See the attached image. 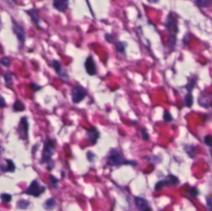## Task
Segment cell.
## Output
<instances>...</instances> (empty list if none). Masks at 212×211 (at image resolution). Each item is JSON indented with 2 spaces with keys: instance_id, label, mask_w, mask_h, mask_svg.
<instances>
[{
  "instance_id": "obj_1",
  "label": "cell",
  "mask_w": 212,
  "mask_h": 211,
  "mask_svg": "<svg viewBox=\"0 0 212 211\" xmlns=\"http://www.w3.org/2000/svg\"><path fill=\"white\" fill-rule=\"evenodd\" d=\"M164 26L169 37V45L171 47H174L176 43V35L179 31L178 21L174 14L169 13L168 15Z\"/></svg>"
},
{
  "instance_id": "obj_2",
  "label": "cell",
  "mask_w": 212,
  "mask_h": 211,
  "mask_svg": "<svg viewBox=\"0 0 212 211\" xmlns=\"http://www.w3.org/2000/svg\"><path fill=\"white\" fill-rule=\"evenodd\" d=\"M88 94V90L83 86L79 84L74 85L71 89L72 102L75 104H79L85 99Z\"/></svg>"
},
{
  "instance_id": "obj_3",
  "label": "cell",
  "mask_w": 212,
  "mask_h": 211,
  "mask_svg": "<svg viewBox=\"0 0 212 211\" xmlns=\"http://www.w3.org/2000/svg\"><path fill=\"white\" fill-rule=\"evenodd\" d=\"M51 66L53 68L55 72L59 76L60 79L64 82H67L70 79V76L68 71L63 67L61 63L58 60H53L51 63Z\"/></svg>"
},
{
  "instance_id": "obj_4",
  "label": "cell",
  "mask_w": 212,
  "mask_h": 211,
  "mask_svg": "<svg viewBox=\"0 0 212 211\" xmlns=\"http://www.w3.org/2000/svg\"><path fill=\"white\" fill-rule=\"evenodd\" d=\"M124 163H127L121 154L115 149H112L107 156V164L111 166H117Z\"/></svg>"
},
{
  "instance_id": "obj_5",
  "label": "cell",
  "mask_w": 212,
  "mask_h": 211,
  "mask_svg": "<svg viewBox=\"0 0 212 211\" xmlns=\"http://www.w3.org/2000/svg\"><path fill=\"white\" fill-rule=\"evenodd\" d=\"M13 30L19 42V47L21 48L25 40V32L24 27L16 20L13 19Z\"/></svg>"
},
{
  "instance_id": "obj_6",
  "label": "cell",
  "mask_w": 212,
  "mask_h": 211,
  "mask_svg": "<svg viewBox=\"0 0 212 211\" xmlns=\"http://www.w3.org/2000/svg\"><path fill=\"white\" fill-rule=\"evenodd\" d=\"M86 72L89 76H94L97 75V69L96 62L93 55H89L84 63Z\"/></svg>"
},
{
  "instance_id": "obj_7",
  "label": "cell",
  "mask_w": 212,
  "mask_h": 211,
  "mask_svg": "<svg viewBox=\"0 0 212 211\" xmlns=\"http://www.w3.org/2000/svg\"><path fill=\"white\" fill-rule=\"evenodd\" d=\"M55 149V144L53 140L49 139L46 140L44 144L43 151L42 154V162H47L50 159L51 156L53 154Z\"/></svg>"
},
{
  "instance_id": "obj_8",
  "label": "cell",
  "mask_w": 212,
  "mask_h": 211,
  "mask_svg": "<svg viewBox=\"0 0 212 211\" xmlns=\"http://www.w3.org/2000/svg\"><path fill=\"white\" fill-rule=\"evenodd\" d=\"M45 188L43 186H41L39 183L37 181H33L28 189L26 191V193L27 195H32L35 197L39 196L42 192L44 191Z\"/></svg>"
},
{
  "instance_id": "obj_9",
  "label": "cell",
  "mask_w": 212,
  "mask_h": 211,
  "mask_svg": "<svg viewBox=\"0 0 212 211\" xmlns=\"http://www.w3.org/2000/svg\"><path fill=\"white\" fill-rule=\"evenodd\" d=\"M70 1L68 0H54L52 6L60 13H65L69 8Z\"/></svg>"
},
{
  "instance_id": "obj_10",
  "label": "cell",
  "mask_w": 212,
  "mask_h": 211,
  "mask_svg": "<svg viewBox=\"0 0 212 211\" xmlns=\"http://www.w3.org/2000/svg\"><path fill=\"white\" fill-rule=\"evenodd\" d=\"M86 136L88 140L93 144H95L99 138L100 133L96 127L91 126V128L86 130Z\"/></svg>"
},
{
  "instance_id": "obj_11",
  "label": "cell",
  "mask_w": 212,
  "mask_h": 211,
  "mask_svg": "<svg viewBox=\"0 0 212 211\" xmlns=\"http://www.w3.org/2000/svg\"><path fill=\"white\" fill-rule=\"evenodd\" d=\"M29 130V123L27 122V119L25 116L22 117L19 123V134L20 137L22 139H26L27 138V134H28Z\"/></svg>"
},
{
  "instance_id": "obj_12",
  "label": "cell",
  "mask_w": 212,
  "mask_h": 211,
  "mask_svg": "<svg viewBox=\"0 0 212 211\" xmlns=\"http://www.w3.org/2000/svg\"><path fill=\"white\" fill-rule=\"evenodd\" d=\"M25 12L31 17V19L35 23V24L38 27H39L40 28H42V27L40 26V23L41 22V18L39 16V10L38 9L32 8L29 10L25 11Z\"/></svg>"
},
{
  "instance_id": "obj_13",
  "label": "cell",
  "mask_w": 212,
  "mask_h": 211,
  "mask_svg": "<svg viewBox=\"0 0 212 211\" xmlns=\"http://www.w3.org/2000/svg\"><path fill=\"white\" fill-rule=\"evenodd\" d=\"M211 98V96L209 94L202 93L200 95L198 98V102L200 106L205 108H208L209 107L212 101Z\"/></svg>"
},
{
  "instance_id": "obj_14",
  "label": "cell",
  "mask_w": 212,
  "mask_h": 211,
  "mask_svg": "<svg viewBox=\"0 0 212 211\" xmlns=\"http://www.w3.org/2000/svg\"><path fill=\"white\" fill-rule=\"evenodd\" d=\"M135 204H136L137 208L142 211H143V210L149 208L148 202H147L146 200H145V199H143L142 198H139V197L136 198H135Z\"/></svg>"
},
{
  "instance_id": "obj_15",
  "label": "cell",
  "mask_w": 212,
  "mask_h": 211,
  "mask_svg": "<svg viewBox=\"0 0 212 211\" xmlns=\"http://www.w3.org/2000/svg\"><path fill=\"white\" fill-rule=\"evenodd\" d=\"M114 47L115 48V50L122 54H125L126 52V48L128 47V43L125 41H121V40H117L115 44Z\"/></svg>"
},
{
  "instance_id": "obj_16",
  "label": "cell",
  "mask_w": 212,
  "mask_h": 211,
  "mask_svg": "<svg viewBox=\"0 0 212 211\" xmlns=\"http://www.w3.org/2000/svg\"><path fill=\"white\" fill-rule=\"evenodd\" d=\"M104 39L107 43L114 45L117 40H118L117 35L110 33H106L104 34Z\"/></svg>"
},
{
  "instance_id": "obj_17",
  "label": "cell",
  "mask_w": 212,
  "mask_h": 211,
  "mask_svg": "<svg viewBox=\"0 0 212 211\" xmlns=\"http://www.w3.org/2000/svg\"><path fill=\"white\" fill-rule=\"evenodd\" d=\"M25 110V105L21 100L17 99L13 105V110L16 112H22Z\"/></svg>"
},
{
  "instance_id": "obj_18",
  "label": "cell",
  "mask_w": 212,
  "mask_h": 211,
  "mask_svg": "<svg viewBox=\"0 0 212 211\" xmlns=\"http://www.w3.org/2000/svg\"><path fill=\"white\" fill-rule=\"evenodd\" d=\"M55 205H56V201L54 198H50L45 201L44 204V207L47 210H52Z\"/></svg>"
},
{
  "instance_id": "obj_19",
  "label": "cell",
  "mask_w": 212,
  "mask_h": 211,
  "mask_svg": "<svg viewBox=\"0 0 212 211\" xmlns=\"http://www.w3.org/2000/svg\"><path fill=\"white\" fill-rule=\"evenodd\" d=\"M163 118V120L166 123H170L173 120V117H172V115L171 114L170 112L166 109L164 110Z\"/></svg>"
},
{
  "instance_id": "obj_20",
  "label": "cell",
  "mask_w": 212,
  "mask_h": 211,
  "mask_svg": "<svg viewBox=\"0 0 212 211\" xmlns=\"http://www.w3.org/2000/svg\"><path fill=\"white\" fill-rule=\"evenodd\" d=\"M14 76V74L13 72L10 71H7L6 72L4 75V79L6 83L8 85H11L13 83V76Z\"/></svg>"
},
{
  "instance_id": "obj_21",
  "label": "cell",
  "mask_w": 212,
  "mask_h": 211,
  "mask_svg": "<svg viewBox=\"0 0 212 211\" xmlns=\"http://www.w3.org/2000/svg\"><path fill=\"white\" fill-rule=\"evenodd\" d=\"M196 4L200 7H207L211 5L212 1H209V0H196L194 1Z\"/></svg>"
},
{
  "instance_id": "obj_22",
  "label": "cell",
  "mask_w": 212,
  "mask_h": 211,
  "mask_svg": "<svg viewBox=\"0 0 212 211\" xmlns=\"http://www.w3.org/2000/svg\"><path fill=\"white\" fill-rule=\"evenodd\" d=\"M193 97L190 93L187 94L185 97V104L188 107H190L193 104Z\"/></svg>"
},
{
  "instance_id": "obj_23",
  "label": "cell",
  "mask_w": 212,
  "mask_h": 211,
  "mask_svg": "<svg viewBox=\"0 0 212 211\" xmlns=\"http://www.w3.org/2000/svg\"><path fill=\"white\" fill-rule=\"evenodd\" d=\"M196 84V81L195 79H191L190 80V81L188 82V84L186 85V88L187 89V90L190 92L192 90V89L194 88Z\"/></svg>"
},
{
  "instance_id": "obj_24",
  "label": "cell",
  "mask_w": 212,
  "mask_h": 211,
  "mask_svg": "<svg viewBox=\"0 0 212 211\" xmlns=\"http://www.w3.org/2000/svg\"><path fill=\"white\" fill-rule=\"evenodd\" d=\"M0 63L6 67H9L10 66L11 60L7 57H3L0 59Z\"/></svg>"
},
{
  "instance_id": "obj_25",
  "label": "cell",
  "mask_w": 212,
  "mask_h": 211,
  "mask_svg": "<svg viewBox=\"0 0 212 211\" xmlns=\"http://www.w3.org/2000/svg\"><path fill=\"white\" fill-rule=\"evenodd\" d=\"M29 203L26 200H21L19 201H18L17 203L18 207L22 209H27V207L29 206Z\"/></svg>"
},
{
  "instance_id": "obj_26",
  "label": "cell",
  "mask_w": 212,
  "mask_h": 211,
  "mask_svg": "<svg viewBox=\"0 0 212 211\" xmlns=\"http://www.w3.org/2000/svg\"><path fill=\"white\" fill-rule=\"evenodd\" d=\"M141 131V134H142V139L145 141H147V140H148L149 138H150V135L148 133V131H147L145 127H142V129L140 130Z\"/></svg>"
},
{
  "instance_id": "obj_27",
  "label": "cell",
  "mask_w": 212,
  "mask_h": 211,
  "mask_svg": "<svg viewBox=\"0 0 212 211\" xmlns=\"http://www.w3.org/2000/svg\"><path fill=\"white\" fill-rule=\"evenodd\" d=\"M7 167L6 170L10 171V172H13L15 170V166L14 163L11 160H7Z\"/></svg>"
},
{
  "instance_id": "obj_28",
  "label": "cell",
  "mask_w": 212,
  "mask_h": 211,
  "mask_svg": "<svg viewBox=\"0 0 212 211\" xmlns=\"http://www.w3.org/2000/svg\"><path fill=\"white\" fill-rule=\"evenodd\" d=\"M0 198H1L2 201L4 202V203H10L12 199V196L11 195L6 194V193L2 194L1 196H0Z\"/></svg>"
},
{
  "instance_id": "obj_29",
  "label": "cell",
  "mask_w": 212,
  "mask_h": 211,
  "mask_svg": "<svg viewBox=\"0 0 212 211\" xmlns=\"http://www.w3.org/2000/svg\"><path fill=\"white\" fill-rule=\"evenodd\" d=\"M204 141H205V142L207 145H209L210 147H212V136L207 135L205 137Z\"/></svg>"
},
{
  "instance_id": "obj_30",
  "label": "cell",
  "mask_w": 212,
  "mask_h": 211,
  "mask_svg": "<svg viewBox=\"0 0 212 211\" xmlns=\"http://www.w3.org/2000/svg\"><path fill=\"white\" fill-rule=\"evenodd\" d=\"M50 182L53 186H55L58 183V180L55 177H54L53 176L51 175L50 177Z\"/></svg>"
},
{
  "instance_id": "obj_31",
  "label": "cell",
  "mask_w": 212,
  "mask_h": 211,
  "mask_svg": "<svg viewBox=\"0 0 212 211\" xmlns=\"http://www.w3.org/2000/svg\"><path fill=\"white\" fill-rule=\"evenodd\" d=\"M195 149H195V148L193 146H187V149H186V152H187V153L189 155H190V152H192L193 154L194 155V156H195L194 152H196V150Z\"/></svg>"
},
{
  "instance_id": "obj_32",
  "label": "cell",
  "mask_w": 212,
  "mask_h": 211,
  "mask_svg": "<svg viewBox=\"0 0 212 211\" xmlns=\"http://www.w3.org/2000/svg\"><path fill=\"white\" fill-rule=\"evenodd\" d=\"M30 86H31V89L34 91H38L39 90H40V89L42 87L38 85L37 84H35V83H31L30 84Z\"/></svg>"
},
{
  "instance_id": "obj_33",
  "label": "cell",
  "mask_w": 212,
  "mask_h": 211,
  "mask_svg": "<svg viewBox=\"0 0 212 211\" xmlns=\"http://www.w3.org/2000/svg\"><path fill=\"white\" fill-rule=\"evenodd\" d=\"M207 204L208 209L210 211H212V198L211 197L208 196L207 198Z\"/></svg>"
},
{
  "instance_id": "obj_34",
  "label": "cell",
  "mask_w": 212,
  "mask_h": 211,
  "mask_svg": "<svg viewBox=\"0 0 212 211\" xmlns=\"http://www.w3.org/2000/svg\"><path fill=\"white\" fill-rule=\"evenodd\" d=\"M87 157L90 162H93L95 158V155L93 152H88L87 153Z\"/></svg>"
},
{
  "instance_id": "obj_35",
  "label": "cell",
  "mask_w": 212,
  "mask_h": 211,
  "mask_svg": "<svg viewBox=\"0 0 212 211\" xmlns=\"http://www.w3.org/2000/svg\"><path fill=\"white\" fill-rule=\"evenodd\" d=\"M189 193L192 196H196L198 194V190L196 188H192L189 190Z\"/></svg>"
},
{
  "instance_id": "obj_36",
  "label": "cell",
  "mask_w": 212,
  "mask_h": 211,
  "mask_svg": "<svg viewBox=\"0 0 212 211\" xmlns=\"http://www.w3.org/2000/svg\"><path fill=\"white\" fill-rule=\"evenodd\" d=\"M6 105V103L4 97L1 95H0V108H4Z\"/></svg>"
},
{
  "instance_id": "obj_37",
  "label": "cell",
  "mask_w": 212,
  "mask_h": 211,
  "mask_svg": "<svg viewBox=\"0 0 212 211\" xmlns=\"http://www.w3.org/2000/svg\"><path fill=\"white\" fill-rule=\"evenodd\" d=\"M147 2L150 4H157L160 2V1H158V0H154V1H153V0H148Z\"/></svg>"
},
{
  "instance_id": "obj_38",
  "label": "cell",
  "mask_w": 212,
  "mask_h": 211,
  "mask_svg": "<svg viewBox=\"0 0 212 211\" xmlns=\"http://www.w3.org/2000/svg\"><path fill=\"white\" fill-rule=\"evenodd\" d=\"M1 26V20H0V27Z\"/></svg>"
}]
</instances>
